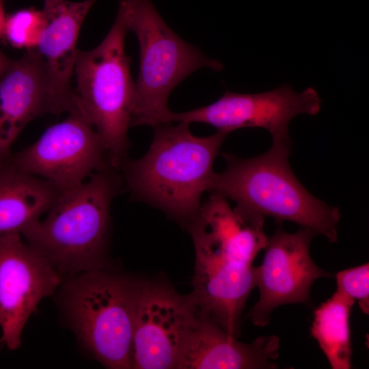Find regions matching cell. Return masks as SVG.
<instances>
[{"label":"cell","mask_w":369,"mask_h":369,"mask_svg":"<svg viewBox=\"0 0 369 369\" xmlns=\"http://www.w3.org/2000/svg\"><path fill=\"white\" fill-rule=\"evenodd\" d=\"M128 31L118 10L99 45L90 51H77L74 70L77 79L74 91L80 111L100 137L114 169L126 160L135 92L131 58L125 53Z\"/></svg>","instance_id":"obj_4"},{"label":"cell","mask_w":369,"mask_h":369,"mask_svg":"<svg viewBox=\"0 0 369 369\" xmlns=\"http://www.w3.org/2000/svg\"><path fill=\"white\" fill-rule=\"evenodd\" d=\"M60 283L59 273L18 232L0 236L1 341L10 350L21 344L24 326L39 302Z\"/></svg>","instance_id":"obj_11"},{"label":"cell","mask_w":369,"mask_h":369,"mask_svg":"<svg viewBox=\"0 0 369 369\" xmlns=\"http://www.w3.org/2000/svg\"><path fill=\"white\" fill-rule=\"evenodd\" d=\"M144 282L101 269L82 272L65 289L74 331L104 366L133 368L137 303Z\"/></svg>","instance_id":"obj_6"},{"label":"cell","mask_w":369,"mask_h":369,"mask_svg":"<svg viewBox=\"0 0 369 369\" xmlns=\"http://www.w3.org/2000/svg\"><path fill=\"white\" fill-rule=\"evenodd\" d=\"M10 159L20 170L47 180L59 192L111 167L100 137L80 113H70L50 126L32 145L10 154Z\"/></svg>","instance_id":"obj_7"},{"label":"cell","mask_w":369,"mask_h":369,"mask_svg":"<svg viewBox=\"0 0 369 369\" xmlns=\"http://www.w3.org/2000/svg\"><path fill=\"white\" fill-rule=\"evenodd\" d=\"M290 146L273 142L266 152L247 159L223 154L226 169L214 174L209 191L235 202L247 217L291 221L336 243L340 209L314 197L299 182L289 164Z\"/></svg>","instance_id":"obj_2"},{"label":"cell","mask_w":369,"mask_h":369,"mask_svg":"<svg viewBox=\"0 0 369 369\" xmlns=\"http://www.w3.org/2000/svg\"><path fill=\"white\" fill-rule=\"evenodd\" d=\"M12 60L6 57L0 50V77L9 68Z\"/></svg>","instance_id":"obj_21"},{"label":"cell","mask_w":369,"mask_h":369,"mask_svg":"<svg viewBox=\"0 0 369 369\" xmlns=\"http://www.w3.org/2000/svg\"><path fill=\"white\" fill-rule=\"evenodd\" d=\"M189 123L179 122L154 126L147 153L125 160L122 166L133 195L161 208L174 219L188 224L209 191L215 159L229 134L217 131L207 137L192 134Z\"/></svg>","instance_id":"obj_1"},{"label":"cell","mask_w":369,"mask_h":369,"mask_svg":"<svg viewBox=\"0 0 369 369\" xmlns=\"http://www.w3.org/2000/svg\"><path fill=\"white\" fill-rule=\"evenodd\" d=\"M321 105L322 100L314 88L308 87L299 93L283 84L256 94L227 91L210 105L184 112L171 111L165 122L203 123L229 133L238 128H261L269 131L273 142L291 144L290 121L301 114L316 115Z\"/></svg>","instance_id":"obj_8"},{"label":"cell","mask_w":369,"mask_h":369,"mask_svg":"<svg viewBox=\"0 0 369 369\" xmlns=\"http://www.w3.org/2000/svg\"><path fill=\"white\" fill-rule=\"evenodd\" d=\"M195 253L191 294L197 308L237 338L247 299L256 287V266L205 251Z\"/></svg>","instance_id":"obj_13"},{"label":"cell","mask_w":369,"mask_h":369,"mask_svg":"<svg viewBox=\"0 0 369 369\" xmlns=\"http://www.w3.org/2000/svg\"><path fill=\"white\" fill-rule=\"evenodd\" d=\"M316 234L301 227L289 233L278 226L268 238L261 264L256 266L258 302L249 312V318L258 327L270 322L272 312L282 305L308 304L313 283L330 278L332 274L313 261L310 251Z\"/></svg>","instance_id":"obj_10"},{"label":"cell","mask_w":369,"mask_h":369,"mask_svg":"<svg viewBox=\"0 0 369 369\" xmlns=\"http://www.w3.org/2000/svg\"><path fill=\"white\" fill-rule=\"evenodd\" d=\"M46 24L43 10L28 8L6 16L3 37L14 47L36 49Z\"/></svg>","instance_id":"obj_19"},{"label":"cell","mask_w":369,"mask_h":369,"mask_svg":"<svg viewBox=\"0 0 369 369\" xmlns=\"http://www.w3.org/2000/svg\"><path fill=\"white\" fill-rule=\"evenodd\" d=\"M279 349V338L275 335L239 342L197 309L177 368L274 369Z\"/></svg>","instance_id":"obj_14"},{"label":"cell","mask_w":369,"mask_h":369,"mask_svg":"<svg viewBox=\"0 0 369 369\" xmlns=\"http://www.w3.org/2000/svg\"><path fill=\"white\" fill-rule=\"evenodd\" d=\"M197 314L191 293L182 295L167 284L144 282L133 336V368H177Z\"/></svg>","instance_id":"obj_9"},{"label":"cell","mask_w":369,"mask_h":369,"mask_svg":"<svg viewBox=\"0 0 369 369\" xmlns=\"http://www.w3.org/2000/svg\"><path fill=\"white\" fill-rule=\"evenodd\" d=\"M118 10L139 44V71L131 126L165 124L171 111L167 100L174 87L200 68L219 72L223 64L205 56L175 33L151 0H122Z\"/></svg>","instance_id":"obj_5"},{"label":"cell","mask_w":369,"mask_h":369,"mask_svg":"<svg viewBox=\"0 0 369 369\" xmlns=\"http://www.w3.org/2000/svg\"><path fill=\"white\" fill-rule=\"evenodd\" d=\"M51 113L46 78L36 49L12 60L0 77V162L25 126L33 119Z\"/></svg>","instance_id":"obj_16"},{"label":"cell","mask_w":369,"mask_h":369,"mask_svg":"<svg viewBox=\"0 0 369 369\" xmlns=\"http://www.w3.org/2000/svg\"><path fill=\"white\" fill-rule=\"evenodd\" d=\"M355 301L335 292L314 311L310 336L333 369L351 368L350 315Z\"/></svg>","instance_id":"obj_18"},{"label":"cell","mask_w":369,"mask_h":369,"mask_svg":"<svg viewBox=\"0 0 369 369\" xmlns=\"http://www.w3.org/2000/svg\"><path fill=\"white\" fill-rule=\"evenodd\" d=\"M5 0H0V38L3 37L4 27L6 16L4 12V2Z\"/></svg>","instance_id":"obj_22"},{"label":"cell","mask_w":369,"mask_h":369,"mask_svg":"<svg viewBox=\"0 0 369 369\" xmlns=\"http://www.w3.org/2000/svg\"><path fill=\"white\" fill-rule=\"evenodd\" d=\"M59 191L47 180L15 166L10 156L0 162V236L21 233L40 219Z\"/></svg>","instance_id":"obj_17"},{"label":"cell","mask_w":369,"mask_h":369,"mask_svg":"<svg viewBox=\"0 0 369 369\" xmlns=\"http://www.w3.org/2000/svg\"><path fill=\"white\" fill-rule=\"evenodd\" d=\"M187 225L195 250L247 264H252L269 238L264 231L263 218L242 214L215 193L201 204Z\"/></svg>","instance_id":"obj_15"},{"label":"cell","mask_w":369,"mask_h":369,"mask_svg":"<svg viewBox=\"0 0 369 369\" xmlns=\"http://www.w3.org/2000/svg\"><path fill=\"white\" fill-rule=\"evenodd\" d=\"M96 1L44 0L46 24L36 49L43 64L52 114L81 113L71 78L79 30Z\"/></svg>","instance_id":"obj_12"},{"label":"cell","mask_w":369,"mask_h":369,"mask_svg":"<svg viewBox=\"0 0 369 369\" xmlns=\"http://www.w3.org/2000/svg\"><path fill=\"white\" fill-rule=\"evenodd\" d=\"M336 292L357 301L361 311L369 313V263L346 269L336 274Z\"/></svg>","instance_id":"obj_20"},{"label":"cell","mask_w":369,"mask_h":369,"mask_svg":"<svg viewBox=\"0 0 369 369\" xmlns=\"http://www.w3.org/2000/svg\"><path fill=\"white\" fill-rule=\"evenodd\" d=\"M113 169L100 170L80 185L59 192L46 217L21 232L59 273L102 267L110 206L120 187Z\"/></svg>","instance_id":"obj_3"}]
</instances>
